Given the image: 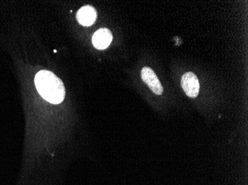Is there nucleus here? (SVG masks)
Returning <instances> with one entry per match:
<instances>
[{
    "label": "nucleus",
    "mask_w": 248,
    "mask_h": 185,
    "mask_svg": "<svg viewBox=\"0 0 248 185\" xmlns=\"http://www.w3.org/2000/svg\"><path fill=\"white\" fill-rule=\"evenodd\" d=\"M37 90L43 99L53 103L59 104L63 101L65 89L62 80L49 71H40L35 76Z\"/></svg>",
    "instance_id": "obj_1"
},
{
    "label": "nucleus",
    "mask_w": 248,
    "mask_h": 185,
    "mask_svg": "<svg viewBox=\"0 0 248 185\" xmlns=\"http://www.w3.org/2000/svg\"><path fill=\"white\" fill-rule=\"evenodd\" d=\"M181 85L185 94L190 98H196L199 95L200 90L199 81L196 74L192 72H187L183 75Z\"/></svg>",
    "instance_id": "obj_2"
},
{
    "label": "nucleus",
    "mask_w": 248,
    "mask_h": 185,
    "mask_svg": "<svg viewBox=\"0 0 248 185\" xmlns=\"http://www.w3.org/2000/svg\"><path fill=\"white\" fill-rule=\"evenodd\" d=\"M141 78L143 82L149 86L152 91L156 95H161L164 88L160 83L156 73L148 67H144L141 71Z\"/></svg>",
    "instance_id": "obj_3"
},
{
    "label": "nucleus",
    "mask_w": 248,
    "mask_h": 185,
    "mask_svg": "<svg viewBox=\"0 0 248 185\" xmlns=\"http://www.w3.org/2000/svg\"><path fill=\"white\" fill-rule=\"evenodd\" d=\"M112 39V34L108 29H99L93 35V45L97 49H106L111 44Z\"/></svg>",
    "instance_id": "obj_4"
},
{
    "label": "nucleus",
    "mask_w": 248,
    "mask_h": 185,
    "mask_svg": "<svg viewBox=\"0 0 248 185\" xmlns=\"http://www.w3.org/2000/svg\"><path fill=\"white\" fill-rule=\"evenodd\" d=\"M77 19L82 26H92L97 19L96 10L90 5L82 7L77 14Z\"/></svg>",
    "instance_id": "obj_5"
}]
</instances>
